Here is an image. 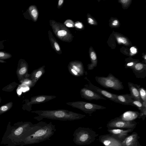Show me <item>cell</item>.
<instances>
[{
    "label": "cell",
    "instance_id": "cell-1",
    "mask_svg": "<svg viewBox=\"0 0 146 146\" xmlns=\"http://www.w3.org/2000/svg\"><path fill=\"white\" fill-rule=\"evenodd\" d=\"M56 131L55 125L51 122L40 121L33 124L21 139L17 145L37 144L50 140Z\"/></svg>",
    "mask_w": 146,
    "mask_h": 146
},
{
    "label": "cell",
    "instance_id": "cell-2",
    "mask_svg": "<svg viewBox=\"0 0 146 146\" xmlns=\"http://www.w3.org/2000/svg\"><path fill=\"white\" fill-rule=\"evenodd\" d=\"M30 122L8 125L0 143L6 146H17L22 137L33 126Z\"/></svg>",
    "mask_w": 146,
    "mask_h": 146
},
{
    "label": "cell",
    "instance_id": "cell-3",
    "mask_svg": "<svg viewBox=\"0 0 146 146\" xmlns=\"http://www.w3.org/2000/svg\"><path fill=\"white\" fill-rule=\"evenodd\" d=\"M32 112L38 116L34 118L40 121L44 118L62 121H73L84 118L86 115L66 110H39Z\"/></svg>",
    "mask_w": 146,
    "mask_h": 146
},
{
    "label": "cell",
    "instance_id": "cell-4",
    "mask_svg": "<svg viewBox=\"0 0 146 146\" xmlns=\"http://www.w3.org/2000/svg\"><path fill=\"white\" fill-rule=\"evenodd\" d=\"M98 135L96 132L89 128L79 127L74 131L73 140L77 145H89L94 141Z\"/></svg>",
    "mask_w": 146,
    "mask_h": 146
},
{
    "label": "cell",
    "instance_id": "cell-5",
    "mask_svg": "<svg viewBox=\"0 0 146 146\" xmlns=\"http://www.w3.org/2000/svg\"><path fill=\"white\" fill-rule=\"evenodd\" d=\"M95 78L99 84L104 88L116 90L124 89L122 82L111 73L106 77L96 76Z\"/></svg>",
    "mask_w": 146,
    "mask_h": 146
},
{
    "label": "cell",
    "instance_id": "cell-6",
    "mask_svg": "<svg viewBox=\"0 0 146 146\" xmlns=\"http://www.w3.org/2000/svg\"><path fill=\"white\" fill-rule=\"evenodd\" d=\"M67 105L79 109L86 113L91 115L97 110H103L106 108L103 106L85 101H77L66 103Z\"/></svg>",
    "mask_w": 146,
    "mask_h": 146
},
{
    "label": "cell",
    "instance_id": "cell-7",
    "mask_svg": "<svg viewBox=\"0 0 146 146\" xmlns=\"http://www.w3.org/2000/svg\"><path fill=\"white\" fill-rule=\"evenodd\" d=\"M137 123L134 121H126L118 119L117 117L111 120L108 122L107 127L109 129H134Z\"/></svg>",
    "mask_w": 146,
    "mask_h": 146
},
{
    "label": "cell",
    "instance_id": "cell-8",
    "mask_svg": "<svg viewBox=\"0 0 146 146\" xmlns=\"http://www.w3.org/2000/svg\"><path fill=\"white\" fill-rule=\"evenodd\" d=\"M84 79L88 82V84L84 85L85 87L94 91L105 98L116 103H118L117 101L116 94L109 92L94 85L86 77Z\"/></svg>",
    "mask_w": 146,
    "mask_h": 146
},
{
    "label": "cell",
    "instance_id": "cell-9",
    "mask_svg": "<svg viewBox=\"0 0 146 146\" xmlns=\"http://www.w3.org/2000/svg\"><path fill=\"white\" fill-rule=\"evenodd\" d=\"M80 93L82 98L88 100H106V98L103 96L85 87L81 89Z\"/></svg>",
    "mask_w": 146,
    "mask_h": 146
},
{
    "label": "cell",
    "instance_id": "cell-10",
    "mask_svg": "<svg viewBox=\"0 0 146 146\" xmlns=\"http://www.w3.org/2000/svg\"><path fill=\"white\" fill-rule=\"evenodd\" d=\"M99 140L105 146H122V141L110 134L100 136Z\"/></svg>",
    "mask_w": 146,
    "mask_h": 146
},
{
    "label": "cell",
    "instance_id": "cell-11",
    "mask_svg": "<svg viewBox=\"0 0 146 146\" xmlns=\"http://www.w3.org/2000/svg\"><path fill=\"white\" fill-rule=\"evenodd\" d=\"M69 73L75 77H80L84 75L85 73L82 64L79 62H72L69 63L68 66Z\"/></svg>",
    "mask_w": 146,
    "mask_h": 146
},
{
    "label": "cell",
    "instance_id": "cell-12",
    "mask_svg": "<svg viewBox=\"0 0 146 146\" xmlns=\"http://www.w3.org/2000/svg\"><path fill=\"white\" fill-rule=\"evenodd\" d=\"M133 129H108V131L111 135L122 141L127 136L128 133L133 131Z\"/></svg>",
    "mask_w": 146,
    "mask_h": 146
},
{
    "label": "cell",
    "instance_id": "cell-13",
    "mask_svg": "<svg viewBox=\"0 0 146 146\" xmlns=\"http://www.w3.org/2000/svg\"><path fill=\"white\" fill-rule=\"evenodd\" d=\"M132 69L136 78H144L146 77V67L144 64L141 63H136Z\"/></svg>",
    "mask_w": 146,
    "mask_h": 146
},
{
    "label": "cell",
    "instance_id": "cell-14",
    "mask_svg": "<svg viewBox=\"0 0 146 146\" xmlns=\"http://www.w3.org/2000/svg\"><path fill=\"white\" fill-rule=\"evenodd\" d=\"M138 134L134 132L127 136L122 142V146H138Z\"/></svg>",
    "mask_w": 146,
    "mask_h": 146
},
{
    "label": "cell",
    "instance_id": "cell-15",
    "mask_svg": "<svg viewBox=\"0 0 146 146\" xmlns=\"http://www.w3.org/2000/svg\"><path fill=\"white\" fill-rule=\"evenodd\" d=\"M55 96L42 95L36 96L31 99V103L33 104H40L48 102L56 98Z\"/></svg>",
    "mask_w": 146,
    "mask_h": 146
},
{
    "label": "cell",
    "instance_id": "cell-16",
    "mask_svg": "<svg viewBox=\"0 0 146 146\" xmlns=\"http://www.w3.org/2000/svg\"><path fill=\"white\" fill-rule=\"evenodd\" d=\"M139 112V111H129L123 113L117 118L121 120L126 121H131L138 118Z\"/></svg>",
    "mask_w": 146,
    "mask_h": 146
},
{
    "label": "cell",
    "instance_id": "cell-17",
    "mask_svg": "<svg viewBox=\"0 0 146 146\" xmlns=\"http://www.w3.org/2000/svg\"><path fill=\"white\" fill-rule=\"evenodd\" d=\"M128 85L129 90L133 99L141 101L139 94V88L140 86L137 84L128 82Z\"/></svg>",
    "mask_w": 146,
    "mask_h": 146
},
{
    "label": "cell",
    "instance_id": "cell-18",
    "mask_svg": "<svg viewBox=\"0 0 146 146\" xmlns=\"http://www.w3.org/2000/svg\"><path fill=\"white\" fill-rule=\"evenodd\" d=\"M45 72V66L40 67L34 70L31 74L32 85L34 86Z\"/></svg>",
    "mask_w": 146,
    "mask_h": 146
},
{
    "label": "cell",
    "instance_id": "cell-19",
    "mask_svg": "<svg viewBox=\"0 0 146 146\" xmlns=\"http://www.w3.org/2000/svg\"><path fill=\"white\" fill-rule=\"evenodd\" d=\"M116 98L118 103L123 105H129L133 100L130 94H116Z\"/></svg>",
    "mask_w": 146,
    "mask_h": 146
},
{
    "label": "cell",
    "instance_id": "cell-20",
    "mask_svg": "<svg viewBox=\"0 0 146 146\" xmlns=\"http://www.w3.org/2000/svg\"><path fill=\"white\" fill-rule=\"evenodd\" d=\"M139 91L140 97L142 103L143 102H146V90L145 88L139 86Z\"/></svg>",
    "mask_w": 146,
    "mask_h": 146
},
{
    "label": "cell",
    "instance_id": "cell-21",
    "mask_svg": "<svg viewBox=\"0 0 146 146\" xmlns=\"http://www.w3.org/2000/svg\"><path fill=\"white\" fill-rule=\"evenodd\" d=\"M129 105L137 107L139 111L144 107L141 102L133 99V101L129 103Z\"/></svg>",
    "mask_w": 146,
    "mask_h": 146
},
{
    "label": "cell",
    "instance_id": "cell-22",
    "mask_svg": "<svg viewBox=\"0 0 146 146\" xmlns=\"http://www.w3.org/2000/svg\"><path fill=\"white\" fill-rule=\"evenodd\" d=\"M146 116V108L143 107L140 110L138 118L144 120Z\"/></svg>",
    "mask_w": 146,
    "mask_h": 146
},
{
    "label": "cell",
    "instance_id": "cell-23",
    "mask_svg": "<svg viewBox=\"0 0 146 146\" xmlns=\"http://www.w3.org/2000/svg\"><path fill=\"white\" fill-rule=\"evenodd\" d=\"M9 53L5 52L0 51V58H5L11 56Z\"/></svg>",
    "mask_w": 146,
    "mask_h": 146
},
{
    "label": "cell",
    "instance_id": "cell-24",
    "mask_svg": "<svg viewBox=\"0 0 146 146\" xmlns=\"http://www.w3.org/2000/svg\"><path fill=\"white\" fill-rule=\"evenodd\" d=\"M67 33L66 31L64 30H60L57 32V35L59 36H63L66 35Z\"/></svg>",
    "mask_w": 146,
    "mask_h": 146
},
{
    "label": "cell",
    "instance_id": "cell-25",
    "mask_svg": "<svg viewBox=\"0 0 146 146\" xmlns=\"http://www.w3.org/2000/svg\"><path fill=\"white\" fill-rule=\"evenodd\" d=\"M27 71V68L26 67H24L20 69L19 71L20 74L23 75L25 74Z\"/></svg>",
    "mask_w": 146,
    "mask_h": 146
},
{
    "label": "cell",
    "instance_id": "cell-26",
    "mask_svg": "<svg viewBox=\"0 0 146 146\" xmlns=\"http://www.w3.org/2000/svg\"><path fill=\"white\" fill-rule=\"evenodd\" d=\"M117 40L118 42L119 43H122L123 44L127 42L126 39L123 37H119L117 38Z\"/></svg>",
    "mask_w": 146,
    "mask_h": 146
},
{
    "label": "cell",
    "instance_id": "cell-27",
    "mask_svg": "<svg viewBox=\"0 0 146 146\" xmlns=\"http://www.w3.org/2000/svg\"><path fill=\"white\" fill-rule=\"evenodd\" d=\"M31 14L34 18H36L38 15L37 11L35 9H33L31 12Z\"/></svg>",
    "mask_w": 146,
    "mask_h": 146
},
{
    "label": "cell",
    "instance_id": "cell-28",
    "mask_svg": "<svg viewBox=\"0 0 146 146\" xmlns=\"http://www.w3.org/2000/svg\"><path fill=\"white\" fill-rule=\"evenodd\" d=\"M130 50L131 52L133 54H135L137 52V49L134 47H131Z\"/></svg>",
    "mask_w": 146,
    "mask_h": 146
},
{
    "label": "cell",
    "instance_id": "cell-29",
    "mask_svg": "<svg viewBox=\"0 0 146 146\" xmlns=\"http://www.w3.org/2000/svg\"><path fill=\"white\" fill-rule=\"evenodd\" d=\"M75 25L76 27L79 29H81L83 27L82 24L80 23H76L75 24Z\"/></svg>",
    "mask_w": 146,
    "mask_h": 146
},
{
    "label": "cell",
    "instance_id": "cell-30",
    "mask_svg": "<svg viewBox=\"0 0 146 146\" xmlns=\"http://www.w3.org/2000/svg\"><path fill=\"white\" fill-rule=\"evenodd\" d=\"M54 47L56 49V50L57 51H59L60 50V48L59 46V45H58V44L56 42H55L54 43Z\"/></svg>",
    "mask_w": 146,
    "mask_h": 146
},
{
    "label": "cell",
    "instance_id": "cell-31",
    "mask_svg": "<svg viewBox=\"0 0 146 146\" xmlns=\"http://www.w3.org/2000/svg\"><path fill=\"white\" fill-rule=\"evenodd\" d=\"M1 110L3 111H5L7 110L8 107L6 106H3L1 108Z\"/></svg>",
    "mask_w": 146,
    "mask_h": 146
},
{
    "label": "cell",
    "instance_id": "cell-32",
    "mask_svg": "<svg viewBox=\"0 0 146 146\" xmlns=\"http://www.w3.org/2000/svg\"><path fill=\"white\" fill-rule=\"evenodd\" d=\"M88 22L91 24H94V21L91 18H88Z\"/></svg>",
    "mask_w": 146,
    "mask_h": 146
},
{
    "label": "cell",
    "instance_id": "cell-33",
    "mask_svg": "<svg viewBox=\"0 0 146 146\" xmlns=\"http://www.w3.org/2000/svg\"><path fill=\"white\" fill-rule=\"evenodd\" d=\"M118 21L117 20H115L112 23V25L114 26H116L118 24Z\"/></svg>",
    "mask_w": 146,
    "mask_h": 146
},
{
    "label": "cell",
    "instance_id": "cell-34",
    "mask_svg": "<svg viewBox=\"0 0 146 146\" xmlns=\"http://www.w3.org/2000/svg\"><path fill=\"white\" fill-rule=\"evenodd\" d=\"M66 26L69 27H73V25L72 24L70 23H67L66 24Z\"/></svg>",
    "mask_w": 146,
    "mask_h": 146
},
{
    "label": "cell",
    "instance_id": "cell-35",
    "mask_svg": "<svg viewBox=\"0 0 146 146\" xmlns=\"http://www.w3.org/2000/svg\"><path fill=\"white\" fill-rule=\"evenodd\" d=\"M63 2V0H59L58 2V5L59 6L61 5Z\"/></svg>",
    "mask_w": 146,
    "mask_h": 146
},
{
    "label": "cell",
    "instance_id": "cell-36",
    "mask_svg": "<svg viewBox=\"0 0 146 146\" xmlns=\"http://www.w3.org/2000/svg\"><path fill=\"white\" fill-rule=\"evenodd\" d=\"M22 92V91L21 89H19L17 91V94H18L20 95H21Z\"/></svg>",
    "mask_w": 146,
    "mask_h": 146
},
{
    "label": "cell",
    "instance_id": "cell-37",
    "mask_svg": "<svg viewBox=\"0 0 146 146\" xmlns=\"http://www.w3.org/2000/svg\"><path fill=\"white\" fill-rule=\"evenodd\" d=\"M129 0H121V2L123 3H125L126 2H127V1H128Z\"/></svg>",
    "mask_w": 146,
    "mask_h": 146
},
{
    "label": "cell",
    "instance_id": "cell-38",
    "mask_svg": "<svg viewBox=\"0 0 146 146\" xmlns=\"http://www.w3.org/2000/svg\"><path fill=\"white\" fill-rule=\"evenodd\" d=\"M25 146L24 145H17V146Z\"/></svg>",
    "mask_w": 146,
    "mask_h": 146
},
{
    "label": "cell",
    "instance_id": "cell-39",
    "mask_svg": "<svg viewBox=\"0 0 146 146\" xmlns=\"http://www.w3.org/2000/svg\"><path fill=\"white\" fill-rule=\"evenodd\" d=\"M1 42H0V43H1ZM3 48L0 47V49H2V48Z\"/></svg>",
    "mask_w": 146,
    "mask_h": 146
}]
</instances>
